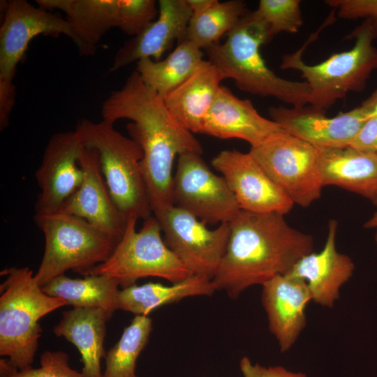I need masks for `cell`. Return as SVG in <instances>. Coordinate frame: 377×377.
Here are the masks:
<instances>
[{"label":"cell","instance_id":"1","mask_svg":"<svg viewBox=\"0 0 377 377\" xmlns=\"http://www.w3.org/2000/svg\"><path fill=\"white\" fill-rule=\"evenodd\" d=\"M103 121L114 124L127 119L131 138L141 147V165L154 216L174 205L172 167L177 156L202 148L193 134L172 115L163 98L133 71L124 86L103 103Z\"/></svg>","mask_w":377,"mask_h":377},{"label":"cell","instance_id":"21","mask_svg":"<svg viewBox=\"0 0 377 377\" xmlns=\"http://www.w3.org/2000/svg\"><path fill=\"white\" fill-rule=\"evenodd\" d=\"M223 80L220 71L205 59L185 81L162 98L184 128L192 133H200Z\"/></svg>","mask_w":377,"mask_h":377},{"label":"cell","instance_id":"2","mask_svg":"<svg viewBox=\"0 0 377 377\" xmlns=\"http://www.w3.org/2000/svg\"><path fill=\"white\" fill-rule=\"evenodd\" d=\"M283 216L240 210L229 223L226 252L212 279L216 290L236 299L251 286L288 274L313 251L312 236L291 227Z\"/></svg>","mask_w":377,"mask_h":377},{"label":"cell","instance_id":"22","mask_svg":"<svg viewBox=\"0 0 377 377\" xmlns=\"http://www.w3.org/2000/svg\"><path fill=\"white\" fill-rule=\"evenodd\" d=\"M317 149L324 186H339L371 202L377 197V154L362 152L350 147Z\"/></svg>","mask_w":377,"mask_h":377},{"label":"cell","instance_id":"40","mask_svg":"<svg viewBox=\"0 0 377 377\" xmlns=\"http://www.w3.org/2000/svg\"><path fill=\"white\" fill-rule=\"evenodd\" d=\"M375 241H376V245H377V229H376V235H375Z\"/></svg>","mask_w":377,"mask_h":377},{"label":"cell","instance_id":"11","mask_svg":"<svg viewBox=\"0 0 377 377\" xmlns=\"http://www.w3.org/2000/svg\"><path fill=\"white\" fill-rule=\"evenodd\" d=\"M154 216L166 245L191 275L212 280L226 252L229 223L209 229L207 223L175 205Z\"/></svg>","mask_w":377,"mask_h":377},{"label":"cell","instance_id":"33","mask_svg":"<svg viewBox=\"0 0 377 377\" xmlns=\"http://www.w3.org/2000/svg\"><path fill=\"white\" fill-rule=\"evenodd\" d=\"M326 2L341 18L368 20L377 38V0H330Z\"/></svg>","mask_w":377,"mask_h":377},{"label":"cell","instance_id":"27","mask_svg":"<svg viewBox=\"0 0 377 377\" xmlns=\"http://www.w3.org/2000/svg\"><path fill=\"white\" fill-rule=\"evenodd\" d=\"M204 53L196 45L183 40L163 60L145 58L137 62L136 71L148 87L163 97L185 81L203 62Z\"/></svg>","mask_w":377,"mask_h":377},{"label":"cell","instance_id":"25","mask_svg":"<svg viewBox=\"0 0 377 377\" xmlns=\"http://www.w3.org/2000/svg\"><path fill=\"white\" fill-rule=\"evenodd\" d=\"M216 290L212 280L191 275L170 286L158 283L136 284L119 290L117 309L146 316L154 310L182 299L195 296H210Z\"/></svg>","mask_w":377,"mask_h":377},{"label":"cell","instance_id":"3","mask_svg":"<svg viewBox=\"0 0 377 377\" xmlns=\"http://www.w3.org/2000/svg\"><path fill=\"white\" fill-rule=\"evenodd\" d=\"M270 41L266 25L248 12L228 34L226 41L205 50L209 61L224 79L230 78L240 90L262 97H274L291 106L309 103L311 89L305 82L283 79L272 71L260 53Z\"/></svg>","mask_w":377,"mask_h":377},{"label":"cell","instance_id":"32","mask_svg":"<svg viewBox=\"0 0 377 377\" xmlns=\"http://www.w3.org/2000/svg\"><path fill=\"white\" fill-rule=\"evenodd\" d=\"M68 362L65 352L47 350L40 355L39 367L16 370L8 377H83Z\"/></svg>","mask_w":377,"mask_h":377},{"label":"cell","instance_id":"10","mask_svg":"<svg viewBox=\"0 0 377 377\" xmlns=\"http://www.w3.org/2000/svg\"><path fill=\"white\" fill-rule=\"evenodd\" d=\"M172 198L175 206L207 224L230 223L241 210L225 179L214 173L195 152L178 156Z\"/></svg>","mask_w":377,"mask_h":377},{"label":"cell","instance_id":"35","mask_svg":"<svg viewBox=\"0 0 377 377\" xmlns=\"http://www.w3.org/2000/svg\"><path fill=\"white\" fill-rule=\"evenodd\" d=\"M239 367L244 377H306L302 373H293L281 367L267 368L253 364L247 357L241 359Z\"/></svg>","mask_w":377,"mask_h":377},{"label":"cell","instance_id":"9","mask_svg":"<svg viewBox=\"0 0 377 377\" xmlns=\"http://www.w3.org/2000/svg\"><path fill=\"white\" fill-rule=\"evenodd\" d=\"M249 152L294 205L306 207L320 197L317 147L283 130Z\"/></svg>","mask_w":377,"mask_h":377},{"label":"cell","instance_id":"5","mask_svg":"<svg viewBox=\"0 0 377 377\" xmlns=\"http://www.w3.org/2000/svg\"><path fill=\"white\" fill-rule=\"evenodd\" d=\"M0 285V355L17 370L31 367L42 329L39 320L68 305L42 290L29 267H10Z\"/></svg>","mask_w":377,"mask_h":377},{"label":"cell","instance_id":"31","mask_svg":"<svg viewBox=\"0 0 377 377\" xmlns=\"http://www.w3.org/2000/svg\"><path fill=\"white\" fill-rule=\"evenodd\" d=\"M154 0H119V27L135 36L154 21L158 14Z\"/></svg>","mask_w":377,"mask_h":377},{"label":"cell","instance_id":"17","mask_svg":"<svg viewBox=\"0 0 377 377\" xmlns=\"http://www.w3.org/2000/svg\"><path fill=\"white\" fill-rule=\"evenodd\" d=\"M261 300L269 329L281 352L295 343L306 324L305 309L312 300L306 283L288 274L278 275L262 285Z\"/></svg>","mask_w":377,"mask_h":377},{"label":"cell","instance_id":"8","mask_svg":"<svg viewBox=\"0 0 377 377\" xmlns=\"http://www.w3.org/2000/svg\"><path fill=\"white\" fill-rule=\"evenodd\" d=\"M138 219H127L124 232L110 256L85 274L108 275L126 288L144 277L155 276L177 283L191 274L166 245L158 221L151 216L136 230Z\"/></svg>","mask_w":377,"mask_h":377},{"label":"cell","instance_id":"24","mask_svg":"<svg viewBox=\"0 0 377 377\" xmlns=\"http://www.w3.org/2000/svg\"><path fill=\"white\" fill-rule=\"evenodd\" d=\"M112 316L100 308H73L65 311L54 328L79 350L83 363V377H103L101 360L105 357L106 324Z\"/></svg>","mask_w":377,"mask_h":377},{"label":"cell","instance_id":"6","mask_svg":"<svg viewBox=\"0 0 377 377\" xmlns=\"http://www.w3.org/2000/svg\"><path fill=\"white\" fill-rule=\"evenodd\" d=\"M113 125L82 119L75 131L85 147L97 151L102 175L119 211L127 219L144 221L153 212L141 165L142 150Z\"/></svg>","mask_w":377,"mask_h":377},{"label":"cell","instance_id":"16","mask_svg":"<svg viewBox=\"0 0 377 377\" xmlns=\"http://www.w3.org/2000/svg\"><path fill=\"white\" fill-rule=\"evenodd\" d=\"M79 162L83 171L82 182L65 201L61 210L83 219L120 239L126 227L127 218L119 211L110 193L97 151L84 147Z\"/></svg>","mask_w":377,"mask_h":377},{"label":"cell","instance_id":"38","mask_svg":"<svg viewBox=\"0 0 377 377\" xmlns=\"http://www.w3.org/2000/svg\"><path fill=\"white\" fill-rule=\"evenodd\" d=\"M216 0H186L191 10V16L199 15L209 8Z\"/></svg>","mask_w":377,"mask_h":377},{"label":"cell","instance_id":"14","mask_svg":"<svg viewBox=\"0 0 377 377\" xmlns=\"http://www.w3.org/2000/svg\"><path fill=\"white\" fill-rule=\"evenodd\" d=\"M40 34H65L75 42L74 32L66 18L26 0L6 3L0 29V81H13L29 44Z\"/></svg>","mask_w":377,"mask_h":377},{"label":"cell","instance_id":"26","mask_svg":"<svg viewBox=\"0 0 377 377\" xmlns=\"http://www.w3.org/2000/svg\"><path fill=\"white\" fill-rule=\"evenodd\" d=\"M119 286L117 279L108 275L71 279L64 274L41 287L48 295L60 298L73 308H100L112 316L117 310Z\"/></svg>","mask_w":377,"mask_h":377},{"label":"cell","instance_id":"34","mask_svg":"<svg viewBox=\"0 0 377 377\" xmlns=\"http://www.w3.org/2000/svg\"><path fill=\"white\" fill-rule=\"evenodd\" d=\"M348 147L362 152L377 154V117L367 118L364 121Z\"/></svg>","mask_w":377,"mask_h":377},{"label":"cell","instance_id":"7","mask_svg":"<svg viewBox=\"0 0 377 377\" xmlns=\"http://www.w3.org/2000/svg\"><path fill=\"white\" fill-rule=\"evenodd\" d=\"M34 221L45 237L43 256L34 274L40 286L69 269L84 275L104 263L120 240L61 210L34 215Z\"/></svg>","mask_w":377,"mask_h":377},{"label":"cell","instance_id":"18","mask_svg":"<svg viewBox=\"0 0 377 377\" xmlns=\"http://www.w3.org/2000/svg\"><path fill=\"white\" fill-rule=\"evenodd\" d=\"M283 130L272 119L261 116L251 101L238 98L221 85L200 133L220 139H241L253 147Z\"/></svg>","mask_w":377,"mask_h":377},{"label":"cell","instance_id":"30","mask_svg":"<svg viewBox=\"0 0 377 377\" xmlns=\"http://www.w3.org/2000/svg\"><path fill=\"white\" fill-rule=\"evenodd\" d=\"M253 12L266 25L270 40L281 32L297 33L303 24L299 0H260Z\"/></svg>","mask_w":377,"mask_h":377},{"label":"cell","instance_id":"13","mask_svg":"<svg viewBox=\"0 0 377 377\" xmlns=\"http://www.w3.org/2000/svg\"><path fill=\"white\" fill-rule=\"evenodd\" d=\"M212 165L226 181L241 210L285 215L292 209L293 202L249 151L223 150Z\"/></svg>","mask_w":377,"mask_h":377},{"label":"cell","instance_id":"37","mask_svg":"<svg viewBox=\"0 0 377 377\" xmlns=\"http://www.w3.org/2000/svg\"><path fill=\"white\" fill-rule=\"evenodd\" d=\"M360 107L367 119L377 117V89Z\"/></svg>","mask_w":377,"mask_h":377},{"label":"cell","instance_id":"39","mask_svg":"<svg viewBox=\"0 0 377 377\" xmlns=\"http://www.w3.org/2000/svg\"><path fill=\"white\" fill-rule=\"evenodd\" d=\"M372 202L377 207V197L372 201ZM364 228L367 229H377V210L365 222Z\"/></svg>","mask_w":377,"mask_h":377},{"label":"cell","instance_id":"29","mask_svg":"<svg viewBox=\"0 0 377 377\" xmlns=\"http://www.w3.org/2000/svg\"><path fill=\"white\" fill-rule=\"evenodd\" d=\"M151 330L152 320L149 316H135L119 341L106 353L103 377H138L136 362Z\"/></svg>","mask_w":377,"mask_h":377},{"label":"cell","instance_id":"19","mask_svg":"<svg viewBox=\"0 0 377 377\" xmlns=\"http://www.w3.org/2000/svg\"><path fill=\"white\" fill-rule=\"evenodd\" d=\"M158 5V17L117 50L110 71L145 58L159 61L175 40H183L192 15L186 0H160Z\"/></svg>","mask_w":377,"mask_h":377},{"label":"cell","instance_id":"12","mask_svg":"<svg viewBox=\"0 0 377 377\" xmlns=\"http://www.w3.org/2000/svg\"><path fill=\"white\" fill-rule=\"evenodd\" d=\"M84 147L75 131L59 132L51 137L35 173L40 188L35 215L61 210L79 188L83 179L79 161Z\"/></svg>","mask_w":377,"mask_h":377},{"label":"cell","instance_id":"23","mask_svg":"<svg viewBox=\"0 0 377 377\" xmlns=\"http://www.w3.org/2000/svg\"><path fill=\"white\" fill-rule=\"evenodd\" d=\"M38 6L66 15L80 53L91 55L105 33L119 27V0H37Z\"/></svg>","mask_w":377,"mask_h":377},{"label":"cell","instance_id":"20","mask_svg":"<svg viewBox=\"0 0 377 377\" xmlns=\"http://www.w3.org/2000/svg\"><path fill=\"white\" fill-rule=\"evenodd\" d=\"M337 221H330L323 249L303 256L288 273L306 283L312 301L329 308L338 300L340 288L350 279L355 269L352 259L337 249Z\"/></svg>","mask_w":377,"mask_h":377},{"label":"cell","instance_id":"15","mask_svg":"<svg viewBox=\"0 0 377 377\" xmlns=\"http://www.w3.org/2000/svg\"><path fill=\"white\" fill-rule=\"evenodd\" d=\"M269 112L286 132L318 147H348L367 119L360 106L334 117L311 105L272 107Z\"/></svg>","mask_w":377,"mask_h":377},{"label":"cell","instance_id":"36","mask_svg":"<svg viewBox=\"0 0 377 377\" xmlns=\"http://www.w3.org/2000/svg\"><path fill=\"white\" fill-rule=\"evenodd\" d=\"M15 87L13 81H0V128L8 126L9 116L15 103Z\"/></svg>","mask_w":377,"mask_h":377},{"label":"cell","instance_id":"28","mask_svg":"<svg viewBox=\"0 0 377 377\" xmlns=\"http://www.w3.org/2000/svg\"><path fill=\"white\" fill-rule=\"evenodd\" d=\"M248 13L243 1L216 2L205 12L191 16L183 40L191 41L205 50L226 33H229Z\"/></svg>","mask_w":377,"mask_h":377},{"label":"cell","instance_id":"4","mask_svg":"<svg viewBox=\"0 0 377 377\" xmlns=\"http://www.w3.org/2000/svg\"><path fill=\"white\" fill-rule=\"evenodd\" d=\"M330 15L296 51L283 56L281 68L301 73L309 85L311 106L322 111L343 98L349 91H361L371 73L377 69V48L373 45L376 38L369 21L366 20L350 34L354 46L348 51L332 54L321 63L306 64L304 51L314 41L320 31L334 22Z\"/></svg>","mask_w":377,"mask_h":377}]
</instances>
